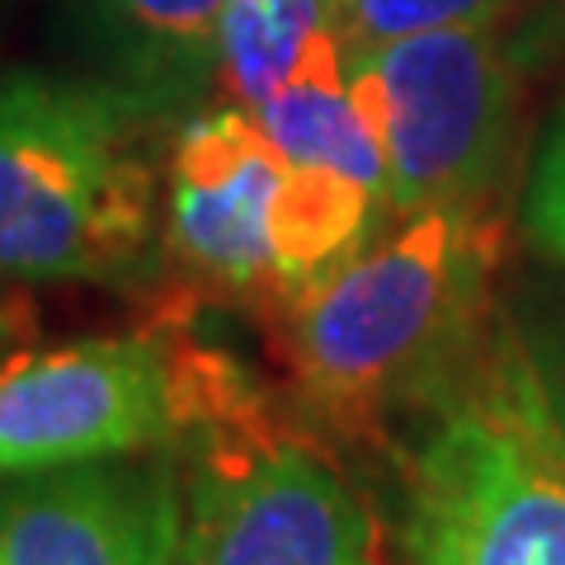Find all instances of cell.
I'll use <instances>...</instances> for the list:
<instances>
[{
  "instance_id": "cell-1",
  "label": "cell",
  "mask_w": 565,
  "mask_h": 565,
  "mask_svg": "<svg viewBox=\"0 0 565 565\" xmlns=\"http://www.w3.org/2000/svg\"><path fill=\"white\" fill-rule=\"evenodd\" d=\"M174 122L104 76L0 71V288L161 278Z\"/></svg>"
},
{
  "instance_id": "cell-2",
  "label": "cell",
  "mask_w": 565,
  "mask_h": 565,
  "mask_svg": "<svg viewBox=\"0 0 565 565\" xmlns=\"http://www.w3.org/2000/svg\"><path fill=\"white\" fill-rule=\"evenodd\" d=\"M500 222L490 207L396 217L282 311L288 367L307 411L367 434L401 405H429L481 349Z\"/></svg>"
},
{
  "instance_id": "cell-3",
  "label": "cell",
  "mask_w": 565,
  "mask_h": 565,
  "mask_svg": "<svg viewBox=\"0 0 565 565\" xmlns=\"http://www.w3.org/2000/svg\"><path fill=\"white\" fill-rule=\"evenodd\" d=\"M401 537L411 565H565V419L509 321L429 401Z\"/></svg>"
},
{
  "instance_id": "cell-4",
  "label": "cell",
  "mask_w": 565,
  "mask_h": 565,
  "mask_svg": "<svg viewBox=\"0 0 565 565\" xmlns=\"http://www.w3.org/2000/svg\"><path fill=\"white\" fill-rule=\"evenodd\" d=\"M184 537L174 565H382L367 509L222 349L180 340Z\"/></svg>"
},
{
  "instance_id": "cell-5",
  "label": "cell",
  "mask_w": 565,
  "mask_h": 565,
  "mask_svg": "<svg viewBox=\"0 0 565 565\" xmlns=\"http://www.w3.org/2000/svg\"><path fill=\"white\" fill-rule=\"evenodd\" d=\"M349 90L386 161V207H486L514 141V66L494 24H444L353 52Z\"/></svg>"
},
{
  "instance_id": "cell-6",
  "label": "cell",
  "mask_w": 565,
  "mask_h": 565,
  "mask_svg": "<svg viewBox=\"0 0 565 565\" xmlns=\"http://www.w3.org/2000/svg\"><path fill=\"white\" fill-rule=\"evenodd\" d=\"M180 326L0 359V481L180 448Z\"/></svg>"
},
{
  "instance_id": "cell-7",
  "label": "cell",
  "mask_w": 565,
  "mask_h": 565,
  "mask_svg": "<svg viewBox=\"0 0 565 565\" xmlns=\"http://www.w3.org/2000/svg\"><path fill=\"white\" fill-rule=\"evenodd\" d=\"M288 161L236 99L203 104L170 128L161 278L184 297H232L282 311L269 245V203Z\"/></svg>"
},
{
  "instance_id": "cell-8",
  "label": "cell",
  "mask_w": 565,
  "mask_h": 565,
  "mask_svg": "<svg viewBox=\"0 0 565 565\" xmlns=\"http://www.w3.org/2000/svg\"><path fill=\"white\" fill-rule=\"evenodd\" d=\"M180 452H137L0 481V565H174Z\"/></svg>"
},
{
  "instance_id": "cell-9",
  "label": "cell",
  "mask_w": 565,
  "mask_h": 565,
  "mask_svg": "<svg viewBox=\"0 0 565 565\" xmlns=\"http://www.w3.org/2000/svg\"><path fill=\"white\" fill-rule=\"evenodd\" d=\"M99 76L184 118L222 85L226 0H66Z\"/></svg>"
},
{
  "instance_id": "cell-10",
  "label": "cell",
  "mask_w": 565,
  "mask_h": 565,
  "mask_svg": "<svg viewBox=\"0 0 565 565\" xmlns=\"http://www.w3.org/2000/svg\"><path fill=\"white\" fill-rule=\"evenodd\" d=\"M250 114L259 118V128L269 132L288 166H334L353 180L382 189L386 199V161L363 109L353 104L344 43L334 24L316 33L297 57L292 76L269 99H259Z\"/></svg>"
},
{
  "instance_id": "cell-11",
  "label": "cell",
  "mask_w": 565,
  "mask_h": 565,
  "mask_svg": "<svg viewBox=\"0 0 565 565\" xmlns=\"http://www.w3.org/2000/svg\"><path fill=\"white\" fill-rule=\"evenodd\" d=\"M392 217L382 189L334 166H288L269 203V245L282 311L363 250Z\"/></svg>"
},
{
  "instance_id": "cell-12",
  "label": "cell",
  "mask_w": 565,
  "mask_h": 565,
  "mask_svg": "<svg viewBox=\"0 0 565 565\" xmlns=\"http://www.w3.org/2000/svg\"><path fill=\"white\" fill-rule=\"evenodd\" d=\"M330 24L326 0H226L222 10V85L245 109L269 99L292 76L307 43Z\"/></svg>"
},
{
  "instance_id": "cell-13",
  "label": "cell",
  "mask_w": 565,
  "mask_h": 565,
  "mask_svg": "<svg viewBox=\"0 0 565 565\" xmlns=\"http://www.w3.org/2000/svg\"><path fill=\"white\" fill-rule=\"evenodd\" d=\"M509 0H349L340 14V43L344 57L367 47H382L405 33L444 29V24H494Z\"/></svg>"
},
{
  "instance_id": "cell-14",
  "label": "cell",
  "mask_w": 565,
  "mask_h": 565,
  "mask_svg": "<svg viewBox=\"0 0 565 565\" xmlns=\"http://www.w3.org/2000/svg\"><path fill=\"white\" fill-rule=\"evenodd\" d=\"M523 232L542 255L565 264V114L546 128L523 184Z\"/></svg>"
},
{
  "instance_id": "cell-15",
  "label": "cell",
  "mask_w": 565,
  "mask_h": 565,
  "mask_svg": "<svg viewBox=\"0 0 565 565\" xmlns=\"http://www.w3.org/2000/svg\"><path fill=\"white\" fill-rule=\"evenodd\" d=\"M542 373H546V386H552V396H556V411L565 419V349L556 353L552 363H542Z\"/></svg>"
},
{
  "instance_id": "cell-16",
  "label": "cell",
  "mask_w": 565,
  "mask_h": 565,
  "mask_svg": "<svg viewBox=\"0 0 565 565\" xmlns=\"http://www.w3.org/2000/svg\"><path fill=\"white\" fill-rule=\"evenodd\" d=\"M349 10V0H326V14H330V24H340V14Z\"/></svg>"
}]
</instances>
